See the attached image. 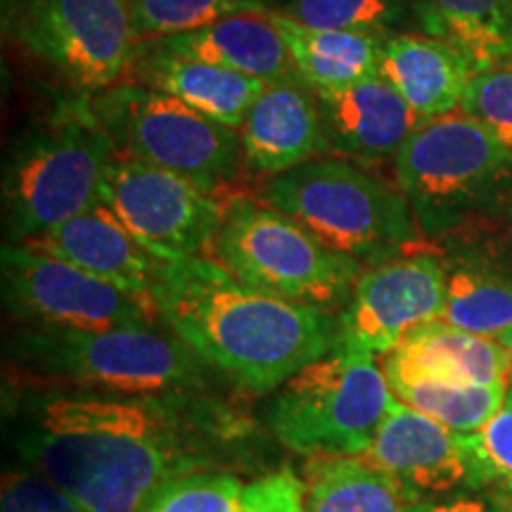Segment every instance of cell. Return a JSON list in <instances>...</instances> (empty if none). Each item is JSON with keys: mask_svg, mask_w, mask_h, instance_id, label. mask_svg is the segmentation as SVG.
<instances>
[{"mask_svg": "<svg viewBox=\"0 0 512 512\" xmlns=\"http://www.w3.org/2000/svg\"><path fill=\"white\" fill-rule=\"evenodd\" d=\"M330 152L351 162L375 164L396 157L420 119L382 74L316 93Z\"/></svg>", "mask_w": 512, "mask_h": 512, "instance_id": "e0dca14e", "label": "cell"}, {"mask_svg": "<svg viewBox=\"0 0 512 512\" xmlns=\"http://www.w3.org/2000/svg\"><path fill=\"white\" fill-rule=\"evenodd\" d=\"M242 489L226 472H185L159 486L140 512H238Z\"/></svg>", "mask_w": 512, "mask_h": 512, "instance_id": "f546056e", "label": "cell"}, {"mask_svg": "<svg viewBox=\"0 0 512 512\" xmlns=\"http://www.w3.org/2000/svg\"><path fill=\"white\" fill-rule=\"evenodd\" d=\"M446 299L444 254L413 249L363 268L349 304L337 313L339 339L384 356L408 332L441 318Z\"/></svg>", "mask_w": 512, "mask_h": 512, "instance_id": "4fadbf2b", "label": "cell"}, {"mask_svg": "<svg viewBox=\"0 0 512 512\" xmlns=\"http://www.w3.org/2000/svg\"><path fill=\"white\" fill-rule=\"evenodd\" d=\"M306 512H403L406 496L363 456L313 458L306 467Z\"/></svg>", "mask_w": 512, "mask_h": 512, "instance_id": "cb8c5ba5", "label": "cell"}, {"mask_svg": "<svg viewBox=\"0 0 512 512\" xmlns=\"http://www.w3.org/2000/svg\"><path fill=\"white\" fill-rule=\"evenodd\" d=\"M460 110L477 119L512 155V57L472 76Z\"/></svg>", "mask_w": 512, "mask_h": 512, "instance_id": "4dcf8cb0", "label": "cell"}, {"mask_svg": "<svg viewBox=\"0 0 512 512\" xmlns=\"http://www.w3.org/2000/svg\"><path fill=\"white\" fill-rule=\"evenodd\" d=\"M117 155L174 171L216 195L238 176L240 133L204 117L174 95L124 81L88 98Z\"/></svg>", "mask_w": 512, "mask_h": 512, "instance_id": "9c48e42d", "label": "cell"}, {"mask_svg": "<svg viewBox=\"0 0 512 512\" xmlns=\"http://www.w3.org/2000/svg\"><path fill=\"white\" fill-rule=\"evenodd\" d=\"M238 512H247V510H242V508H240V510H238Z\"/></svg>", "mask_w": 512, "mask_h": 512, "instance_id": "8d00e7d4", "label": "cell"}, {"mask_svg": "<svg viewBox=\"0 0 512 512\" xmlns=\"http://www.w3.org/2000/svg\"><path fill=\"white\" fill-rule=\"evenodd\" d=\"M392 399L373 351L339 339L268 394L261 418L275 441L299 456H366Z\"/></svg>", "mask_w": 512, "mask_h": 512, "instance_id": "8992f818", "label": "cell"}, {"mask_svg": "<svg viewBox=\"0 0 512 512\" xmlns=\"http://www.w3.org/2000/svg\"><path fill=\"white\" fill-rule=\"evenodd\" d=\"M380 74L411 105L420 124L458 112L475 67L441 36L392 34L384 38Z\"/></svg>", "mask_w": 512, "mask_h": 512, "instance_id": "ffe728a7", "label": "cell"}, {"mask_svg": "<svg viewBox=\"0 0 512 512\" xmlns=\"http://www.w3.org/2000/svg\"><path fill=\"white\" fill-rule=\"evenodd\" d=\"M3 27L86 98L131 74L140 48L126 0H3Z\"/></svg>", "mask_w": 512, "mask_h": 512, "instance_id": "30bf717a", "label": "cell"}, {"mask_svg": "<svg viewBox=\"0 0 512 512\" xmlns=\"http://www.w3.org/2000/svg\"><path fill=\"white\" fill-rule=\"evenodd\" d=\"M150 43L171 55L233 69L266 83L299 79L273 12L228 15L200 29L164 36Z\"/></svg>", "mask_w": 512, "mask_h": 512, "instance_id": "d6986e66", "label": "cell"}, {"mask_svg": "<svg viewBox=\"0 0 512 512\" xmlns=\"http://www.w3.org/2000/svg\"><path fill=\"white\" fill-rule=\"evenodd\" d=\"M214 252L254 290L323 311H342L363 273V264L332 252L283 211L242 195L228 197Z\"/></svg>", "mask_w": 512, "mask_h": 512, "instance_id": "ba28073f", "label": "cell"}, {"mask_svg": "<svg viewBox=\"0 0 512 512\" xmlns=\"http://www.w3.org/2000/svg\"><path fill=\"white\" fill-rule=\"evenodd\" d=\"M467 463V486L491 496H512V387L494 418L458 434Z\"/></svg>", "mask_w": 512, "mask_h": 512, "instance_id": "f1b7e54d", "label": "cell"}, {"mask_svg": "<svg viewBox=\"0 0 512 512\" xmlns=\"http://www.w3.org/2000/svg\"><path fill=\"white\" fill-rule=\"evenodd\" d=\"M117 147L86 100L67 102L12 143L3 171L8 245L50 233L102 202Z\"/></svg>", "mask_w": 512, "mask_h": 512, "instance_id": "3957f363", "label": "cell"}, {"mask_svg": "<svg viewBox=\"0 0 512 512\" xmlns=\"http://www.w3.org/2000/svg\"><path fill=\"white\" fill-rule=\"evenodd\" d=\"M162 396L19 377L5 392V437L19 465L88 512H140L164 482L209 465Z\"/></svg>", "mask_w": 512, "mask_h": 512, "instance_id": "6da1fadb", "label": "cell"}, {"mask_svg": "<svg viewBox=\"0 0 512 512\" xmlns=\"http://www.w3.org/2000/svg\"><path fill=\"white\" fill-rule=\"evenodd\" d=\"M501 342L505 344V347H508V351H510V356H512V330L508 332V335H505ZM510 384H512V375H510Z\"/></svg>", "mask_w": 512, "mask_h": 512, "instance_id": "d590c367", "label": "cell"}, {"mask_svg": "<svg viewBox=\"0 0 512 512\" xmlns=\"http://www.w3.org/2000/svg\"><path fill=\"white\" fill-rule=\"evenodd\" d=\"M432 36L458 46L475 72L512 57V0H422Z\"/></svg>", "mask_w": 512, "mask_h": 512, "instance_id": "d4e9b609", "label": "cell"}, {"mask_svg": "<svg viewBox=\"0 0 512 512\" xmlns=\"http://www.w3.org/2000/svg\"><path fill=\"white\" fill-rule=\"evenodd\" d=\"M387 382L505 384L510 387L512 356L501 339L465 332L444 320L420 325L380 356Z\"/></svg>", "mask_w": 512, "mask_h": 512, "instance_id": "ac0fdd59", "label": "cell"}, {"mask_svg": "<svg viewBox=\"0 0 512 512\" xmlns=\"http://www.w3.org/2000/svg\"><path fill=\"white\" fill-rule=\"evenodd\" d=\"M290 50L294 69L316 93L339 91L380 74L382 46L387 36L363 31L316 29L273 15Z\"/></svg>", "mask_w": 512, "mask_h": 512, "instance_id": "603a6c76", "label": "cell"}, {"mask_svg": "<svg viewBox=\"0 0 512 512\" xmlns=\"http://www.w3.org/2000/svg\"><path fill=\"white\" fill-rule=\"evenodd\" d=\"M12 370L27 380L121 394H174L202 382V361L155 325L112 330L34 328L12 335Z\"/></svg>", "mask_w": 512, "mask_h": 512, "instance_id": "52a82bcc", "label": "cell"}, {"mask_svg": "<svg viewBox=\"0 0 512 512\" xmlns=\"http://www.w3.org/2000/svg\"><path fill=\"white\" fill-rule=\"evenodd\" d=\"M24 247L57 256L95 278L107 280V283L155 304L152 292H155L162 261L155 259L133 238L131 230L119 221V216L105 202L95 204L50 233L24 242Z\"/></svg>", "mask_w": 512, "mask_h": 512, "instance_id": "2e32d148", "label": "cell"}, {"mask_svg": "<svg viewBox=\"0 0 512 512\" xmlns=\"http://www.w3.org/2000/svg\"><path fill=\"white\" fill-rule=\"evenodd\" d=\"M0 512H88L62 491L55 482L27 465L8 467L3 472Z\"/></svg>", "mask_w": 512, "mask_h": 512, "instance_id": "1f68e13d", "label": "cell"}, {"mask_svg": "<svg viewBox=\"0 0 512 512\" xmlns=\"http://www.w3.org/2000/svg\"><path fill=\"white\" fill-rule=\"evenodd\" d=\"M444 323L475 335L503 339L512 330V256L494 247L467 245L444 254Z\"/></svg>", "mask_w": 512, "mask_h": 512, "instance_id": "7402d4cb", "label": "cell"}, {"mask_svg": "<svg viewBox=\"0 0 512 512\" xmlns=\"http://www.w3.org/2000/svg\"><path fill=\"white\" fill-rule=\"evenodd\" d=\"M261 202L363 266L382 264L427 242L403 192L344 157H318L271 176Z\"/></svg>", "mask_w": 512, "mask_h": 512, "instance_id": "277c9868", "label": "cell"}, {"mask_svg": "<svg viewBox=\"0 0 512 512\" xmlns=\"http://www.w3.org/2000/svg\"><path fill=\"white\" fill-rule=\"evenodd\" d=\"M0 264L5 306L24 325L112 330L145 328L159 320L155 304L57 256L5 245Z\"/></svg>", "mask_w": 512, "mask_h": 512, "instance_id": "8fae6325", "label": "cell"}, {"mask_svg": "<svg viewBox=\"0 0 512 512\" xmlns=\"http://www.w3.org/2000/svg\"><path fill=\"white\" fill-rule=\"evenodd\" d=\"M238 133L245 166L268 178L330 152L318 95L302 79L268 83Z\"/></svg>", "mask_w": 512, "mask_h": 512, "instance_id": "9a60e30c", "label": "cell"}, {"mask_svg": "<svg viewBox=\"0 0 512 512\" xmlns=\"http://www.w3.org/2000/svg\"><path fill=\"white\" fill-rule=\"evenodd\" d=\"M491 498H496V503L501 505L503 512H512V496H491Z\"/></svg>", "mask_w": 512, "mask_h": 512, "instance_id": "e575fe53", "label": "cell"}, {"mask_svg": "<svg viewBox=\"0 0 512 512\" xmlns=\"http://www.w3.org/2000/svg\"><path fill=\"white\" fill-rule=\"evenodd\" d=\"M394 181L427 240L489 219L512 188V155L463 110L420 124L394 157Z\"/></svg>", "mask_w": 512, "mask_h": 512, "instance_id": "5b68a950", "label": "cell"}, {"mask_svg": "<svg viewBox=\"0 0 512 512\" xmlns=\"http://www.w3.org/2000/svg\"><path fill=\"white\" fill-rule=\"evenodd\" d=\"M102 202L159 261L204 256L216 245L228 207L188 178L124 155L112 159Z\"/></svg>", "mask_w": 512, "mask_h": 512, "instance_id": "7c38bea8", "label": "cell"}, {"mask_svg": "<svg viewBox=\"0 0 512 512\" xmlns=\"http://www.w3.org/2000/svg\"><path fill=\"white\" fill-rule=\"evenodd\" d=\"M240 508L247 512H306V482L292 470H278L245 484Z\"/></svg>", "mask_w": 512, "mask_h": 512, "instance_id": "d6a6232c", "label": "cell"}, {"mask_svg": "<svg viewBox=\"0 0 512 512\" xmlns=\"http://www.w3.org/2000/svg\"><path fill=\"white\" fill-rule=\"evenodd\" d=\"M394 396L427 418L453 432H475L503 406L505 384H444V382H389Z\"/></svg>", "mask_w": 512, "mask_h": 512, "instance_id": "484cf974", "label": "cell"}, {"mask_svg": "<svg viewBox=\"0 0 512 512\" xmlns=\"http://www.w3.org/2000/svg\"><path fill=\"white\" fill-rule=\"evenodd\" d=\"M458 434L394 396L363 458L401 486L408 505L427 501L467 486Z\"/></svg>", "mask_w": 512, "mask_h": 512, "instance_id": "5bb4252c", "label": "cell"}, {"mask_svg": "<svg viewBox=\"0 0 512 512\" xmlns=\"http://www.w3.org/2000/svg\"><path fill=\"white\" fill-rule=\"evenodd\" d=\"M138 41L185 34L242 12H273L268 0H126Z\"/></svg>", "mask_w": 512, "mask_h": 512, "instance_id": "83f0119b", "label": "cell"}, {"mask_svg": "<svg viewBox=\"0 0 512 512\" xmlns=\"http://www.w3.org/2000/svg\"><path fill=\"white\" fill-rule=\"evenodd\" d=\"M152 302L204 366L252 394H271L339 342L337 313L254 290L211 256L162 261Z\"/></svg>", "mask_w": 512, "mask_h": 512, "instance_id": "7a4b0ae2", "label": "cell"}, {"mask_svg": "<svg viewBox=\"0 0 512 512\" xmlns=\"http://www.w3.org/2000/svg\"><path fill=\"white\" fill-rule=\"evenodd\" d=\"M403 512H503L496 498L486 496H451L441 501H415Z\"/></svg>", "mask_w": 512, "mask_h": 512, "instance_id": "836d02e7", "label": "cell"}, {"mask_svg": "<svg viewBox=\"0 0 512 512\" xmlns=\"http://www.w3.org/2000/svg\"><path fill=\"white\" fill-rule=\"evenodd\" d=\"M131 74L138 83L174 95L192 110L235 131H240L247 112L268 86L233 69L171 55L150 41L140 43Z\"/></svg>", "mask_w": 512, "mask_h": 512, "instance_id": "44dd1931", "label": "cell"}, {"mask_svg": "<svg viewBox=\"0 0 512 512\" xmlns=\"http://www.w3.org/2000/svg\"><path fill=\"white\" fill-rule=\"evenodd\" d=\"M408 12V0H273V15L316 29L392 36Z\"/></svg>", "mask_w": 512, "mask_h": 512, "instance_id": "4316f807", "label": "cell"}]
</instances>
